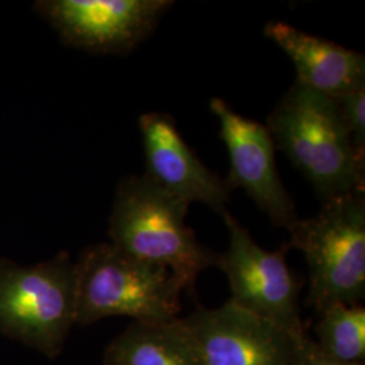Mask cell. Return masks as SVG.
<instances>
[{"instance_id": "6da1fadb", "label": "cell", "mask_w": 365, "mask_h": 365, "mask_svg": "<svg viewBox=\"0 0 365 365\" xmlns=\"http://www.w3.org/2000/svg\"><path fill=\"white\" fill-rule=\"evenodd\" d=\"M265 126L274 146L287 155L324 202L364 191L365 163L353 149L337 99L295 80Z\"/></svg>"}, {"instance_id": "7a4b0ae2", "label": "cell", "mask_w": 365, "mask_h": 365, "mask_svg": "<svg viewBox=\"0 0 365 365\" xmlns=\"http://www.w3.org/2000/svg\"><path fill=\"white\" fill-rule=\"evenodd\" d=\"M188 207L144 175L126 178L113 205L110 244L133 259L167 268L184 289H192L218 255L203 247L185 223Z\"/></svg>"}, {"instance_id": "3957f363", "label": "cell", "mask_w": 365, "mask_h": 365, "mask_svg": "<svg viewBox=\"0 0 365 365\" xmlns=\"http://www.w3.org/2000/svg\"><path fill=\"white\" fill-rule=\"evenodd\" d=\"M75 271V322L80 325L117 315L141 324H163L180 312L184 287L170 271L133 259L111 244L86 249Z\"/></svg>"}, {"instance_id": "277c9868", "label": "cell", "mask_w": 365, "mask_h": 365, "mask_svg": "<svg viewBox=\"0 0 365 365\" xmlns=\"http://www.w3.org/2000/svg\"><path fill=\"white\" fill-rule=\"evenodd\" d=\"M287 247L300 250L309 267V303L360 304L365 295V191L324 202L321 211L298 220Z\"/></svg>"}, {"instance_id": "5b68a950", "label": "cell", "mask_w": 365, "mask_h": 365, "mask_svg": "<svg viewBox=\"0 0 365 365\" xmlns=\"http://www.w3.org/2000/svg\"><path fill=\"white\" fill-rule=\"evenodd\" d=\"M76 271L68 253L21 265L0 260V331L38 352H61L75 322Z\"/></svg>"}, {"instance_id": "8992f818", "label": "cell", "mask_w": 365, "mask_h": 365, "mask_svg": "<svg viewBox=\"0 0 365 365\" xmlns=\"http://www.w3.org/2000/svg\"><path fill=\"white\" fill-rule=\"evenodd\" d=\"M222 218L230 237L215 265L227 276L230 300L297 337L306 336L300 319L299 286L286 261L287 247L265 250L229 211Z\"/></svg>"}, {"instance_id": "52a82bcc", "label": "cell", "mask_w": 365, "mask_h": 365, "mask_svg": "<svg viewBox=\"0 0 365 365\" xmlns=\"http://www.w3.org/2000/svg\"><path fill=\"white\" fill-rule=\"evenodd\" d=\"M200 365H294L307 337L227 300L217 309H197L182 318Z\"/></svg>"}, {"instance_id": "ba28073f", "label": "cell", "mask_w": 365, "mask_h": 365, "mask_svg": "<svg viewBox=\"0 0 365 365\" xmlns=\"http://www.w3.org/2000/svg\"><path fill=\"white\" fill-rule=\"evenodd\" d=\"M173 6L170 0H45L39 14L66 43L95 53L130 52Z\"/></svg>"}, {"instance_id": "9c48e42d", "label": "cell", "mask_w": 365, "mask_h": 365, "mask_svg": "<svg viewBox=\"0 0 365 365\" xmlns=\"http://www.w3.org/2000/svg\"><path fill=\"white\" fill-rule=\"evenodd\" d=\"M210 108L220 120V137L229 155V185L241 187L274 226L289 230L299 218L277 172L271 133L260 122L237 114L221 98H212Z\"/></svg>"}, {"instance_id": "30bf717a", "label": "cell", "mask_w": 365, "mask_h": 365, "mask_svg": "<svg viewBox=\"0 0 365 365\" xmlns=\"http://www.w3.org/2000/svg\"><path fill=\"white\" fill-rule=\"evenodd\" d=\"M138 126L144 146V176L187 205L203 203L220 215L227 212L233 188L196 156L170 114L146 113L140 117Z\"/></svg>"}, {"instance_id": "8fae6325", "label": "cell", "mask_w": 365, "mask_h": 365, "mask_svg": "<svg viewBox=\"0 0 365 365\" xmlns=\"http://www.w3.org/2000/svg\"><path fill=\"white\" fill-rule=\"evenodd\" d=\"M264 36L274 42L297 69V81L339 99L365 87V57L331 41L304 33L283 21H271Z\"/></svg>"}, {"instance_id": "7c38bea8", "label": "cell", "mask_w": 365, "mask_h": 365, "mask_svg": "<svg viewBox=\"0 0 365 365\" xmlns=\"http://www.w3.org/2000/svg\"><path fill=\"white\" fill-rule=\"evenodd\" d=\"M105 365H200L182 318L133 322L106 349Z\"/></svg>"}, {"instance_id": "4fadbf2b", "label": "cell", "mask_w": 365, "mask_h": 365, "mask_svg": "<svg viewBox=\"0 0 365 365\" xmlns=\"http://www.w3.org/2000/svg\"><path fill=\"white\" fill-rule=\"evenodd\" d=\"M321 314L317 346L327 357L360 364L365 357V309L360 304L337 303Z\"/></svg>"}, {"instance_id": "5bb4252c", "label": "cell", "mask_w": 365, "mask_h": 365, "mask_svg": "<svg viewBox=\"0 0 365 365\" xmlns=\"http://www.w3.org/2000/svg\"><path fill=\"white\" fill-rule=\"evenodd\" d=\"M337 102L351 134L353 149L365 163V87L341 96Z\"/></svg>"}, {"instance_id": "9a60e30c", "label": "cell", "mask_w": 365, "mask_h": 365, "mask_svg": "<svg viewBox=\"0 0 365 365\" xmlns=\"http://www.w3.org/2000/svg\"><path fill=\"white\" fill-rule=\"evenodd\" d=\"M294 365H363L360 364H345V363H339L330 357L325 356L324 353L319 351V348L317 346V344L306 337L303 341L302 346H300L298 357L295 360Z\"/></svg>"}]
</instances>
